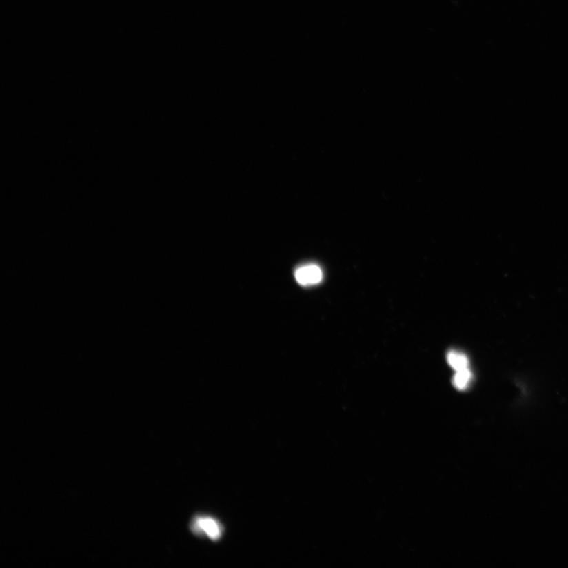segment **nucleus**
Segmentation results:
<instances>
[{"label":"nucleus","instance_id":"nucleus-1","mask_svg":"<svg viewBox=\"0 0 568 568\" xmlns=\"http://www.w3.org/2000/svg\"><path fill=\"white\" fill-rule=\"evenodd\" d=\"M296 281L303 286L316 285L323 278V272L318 265L310 264L298 267L294 272Z\"/></svg>","mask_w":568,"mask_h":568},{"label":"nucleus","instance_id":"nucleus-3","mask_svg":"<svg viewBox=\"0 0 568 568\" xmlns=\"http://www.w3.org/2000/svg\"><path fill=\"white\" fill-rule=\"evenodd\" d=\"M447 363L456 371L467 369L469 360L465 354L455 351L450 352L447 356Z\"/></svg>","mask_w":568,"mask_h":568},{"label":"nucleus","instance_id":"nucleus-2","mask_svg":"<svg viewBox=\"0 0 568 568\" xmlns=\"http://www.w3.org/2000/svg\"><path fill=\"white\" fill-rule=\"evenodd\" d=\"M192 529L196 532H203L213 540H216L221 537V527L212 518H196L193 523Z\"/></svg>","mask_w":568,"mask_h":568},{"label":"nucleus","instance_id":"nucleus-4","mask_svg":"<svg viewBox=\"0 0 568 568\" xmlns=\"http://www.w3.org/2000/svg\"><path fill=\"white\" fill-rule=\"evenodd\" d=\"M473 375L471 371L468 368L460 371H456V374L453 378V385L460 391L466 390L471 383Z\"/></svg>","mask_w":568,"mask_h":568}]
</instances>
